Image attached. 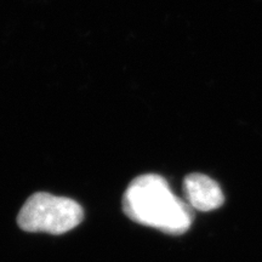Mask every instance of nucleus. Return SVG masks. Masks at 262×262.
<instances>
[{"label":"nucleus","instance_id":"1","mask_svg":"<svg viewBox=\"0 0 262 262\" xmlns=\"http://www.w3.org/2000/svg\"><path fill=\"white\" fill-rule=\"evenodd\" d=\"M123 210L137 224L169 234L185 233L192 224L188 206L155 173L141 175L130 183L123 196Z\"/></svg>","mask_w":262,"mask_h":262},{"label":"nucleus","instance_id":"2","mask_svg":"<svg viewBox=\"0 0 262 262\" xmlns=\"http://www.w3.org/2000/svg\"><path fill=\"white\" fill-rule=\"evenodd\" d=\"M79 203L66 196L38 192L29 196L18 212L17 225L26 232L63 234L83 221Z\"/></svg>","mask_w":262,"mask_h":262},{"label":"nucleus","instance_id":"3","mask_svg":"<svg viewBox=\"0 0 262 262\" xmlns=\"http://www.w3.org/2000/svg\"><path fill=\"white\" fill-rule=\"evenodd\" d=\"M183 191L189 204L201 211L215 210L225 201L217 182L203 173L188 175L183 182Z\"/></svg>","mask_w":262,"mask_h":262}]
</instances>
